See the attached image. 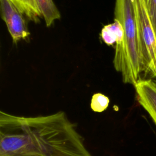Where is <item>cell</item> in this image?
I'll return each instance as SVG.
<instances>
[{"label": "cell", "mask_w": 156, "mask_h": 156, "mask_svg": "<svg viewBox=\"0 0 156 156\" xmlns=\"http://www.w3.org/2000/svg\"><path fill=\"white\" fill-rule=\"evenodd\" d=\"M0 156H92L64 112L21 116L0 112Z\"/></svg>", "instance_id": "1"}, {"label": "cell", "mask_w": 156, "mask_h": 156, "mask_svg": "<svg viewBox=\"0 0 156 156\" xmlns=\"http://www.w3.org/2000/svg\"><path fill=\"white\" fill-rule=\"evenodd\" d=\"M114 15V19L120 22L124 31L122 43L115 48L114 67L121 73L124 83L134 86L140 79V73L144 71L136 0H116Z\"/></svg>", "instance_id": "2"}, {"label": "cell", "mask_w": 156, "mask_h": 156, "mask_svg": "<svg viewBox=\"0 0 156 156\" xmlns=\"http://www.w3.org/2000/svg\"><path fill=\"white\" fill-rule=\"evenodd\" d=\"M136 13L144 71L156 79V35L144 0H136Z\"/></svg>", "instance_id": "3"}, {"label": "cell", "mask_w": 156, "mask_h": 156, "mask_svg": "<svg viewBox=\"0 0 156 156\" xmlns=\"http://www.w3.org/2000/svg\"><path fill=\"white\" fill-rule=\"evenodd\" d=\"M1 15L13 43L26 40L30 35L24 15L10 0H0Z\"/></svg>", "instance_id": "4"}, {"label": "cell", "mask_w": 156, "mask_h": 156, "mask_svg": "<svg viewBox=\"0 0 156 156\" xmlns=\"http://www.w3.org/2000/svg\"><path fill=\"white\" fill-rule=\"evenodd\" d=\"M134 87L138 103L156 125V80L140 79Z\"/></svg>", "instance_id": "5"}, {"label": "cell", "mask_w": 156, "mask_h": 156, "mask_svg": "<svg viewBox=\"0 0 156 156\" xmlns=\"http://www.w3.org/2000/svg\"><path fill=\"white\" fill-rule=\"evenodd\" d=\"M101 36L103 41L108 46L121 44L124 39V31L120 22L114 19L113 23L104 26L101 30Z\"/></svg>", "instance_id": "6"}, {"label": "cell", "mask_w": 156, "mask_h": 156, "mask_svg": "<svg viewBox=\"0 0 156 156\" xmlns=\"http://www.w3.org/2000/svg\"><path fill=\"white\" fill-rule=\"evenodd\" d=\"M35 2L47 27H50L55 20L60 18V12L53 0H35Z\"/></svg>", "instance_id": "7"}, {"label": "cell", "mask_w": 156, "mask_h": 156, "mask_svg": "<svg viewBox=\"0 0 156 156\" xmlns=\"http://www.w3.org/2000/svg\"><path fill=\"white\" fill-rule=\"evenodd\" d=\"M30 21L39 23L41 17L35 0H10Z\"/></svg>", "instance_id": "8"}, {"label": "cell", "mask_w": 156, "mask_h": 156, "mask_svg": "<svg viewBox=\"0 0 156 156\" xmlns=\"http://www.w3.org/2000/svg\"><path fill=\"white\" fill-rule=\"evenodd\" d=\"M109 102L110 100L107 96L102 93H97L91 97L90 107L93 112L101 113L107 108Z\"/></svg>", "instance_id": "9"}, {"label": "cell", "mask_w": 156, "mask_h": 156, "mask_svg": "<svg viewBox=\"0 0 156 156\" xmlns=\"http://www.w3.org/2000/svg\"><path fill=\"white\" fill-rule=\"evenodd\" d=\"M146 6L149 18L156 35V0H148Z\"/></svg>", "instance_id": "10"}, {"label": "cell", "mask_w": 156, "mask_h": 156, "mask_svg": "<svg viewBox=\"0 0 156 156\" xmlns=\"http://www.w3.org/2000/svg\"><path fill=\"white\" fill-rule=\"evenodd\" d=\"M144 1H145V2H146V4H147V2H148V0H144Z\"/></svg>", "instance_id": "11"}]
</instances>
